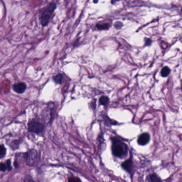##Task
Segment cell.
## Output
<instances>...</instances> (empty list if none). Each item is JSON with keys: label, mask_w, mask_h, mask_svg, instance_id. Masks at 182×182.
I'll list each match as a JSON object with an SVG mask.
<instances>
[{"label": "cell", "mask_w": 182, "mask_h": 182, "mask_svg": "<svg viewBox=\"0 0 182 182\" xmlns=\"http://www.w3.org/2000/svg\"><path fill=\"white\" fill-rule=\"evenodd\" d=\"M112 150L114 156L121 158L127 154L128 149L126 144L117 138H113Z\"/></svg>", "instance_id": "cell-1"}, {"label": "cell", "mask_w": 182, "mask_h": 182, "mask_svg": "<svg viewBox=\"0 0 182 182\" xmlns=\"http://www.w3.org/2000/svg\"><path fill=\"white\" fill-rule=\"evenodd\" d=\"M56 4L54 3H51L48 6L45 10L42 12V14L39 17V21L43 27L48 26L50 21L51 17L53 14L54 10L56 9Z\"/></svg>", "instance_id": "cell-2"}, {"label": "cell", "mask_w": 182, "mask_h": 182, "mask_svg": "<svg viewBox=\"0 0 182 182\" xmlns=\"http://www.w3.org/2000/svg\"><path fill=\"white\" fill-rule=\"evenodd\" d=\"M28 131L35 134H40L44 130V126L43 123L35 119L29 121L27 124Z\"/></svg>", "instance_id": "cell-3"}, {"label": "cell", "mask_w": 182, "mask_h": 182, "mask_svg": "<svg viewBox=\"0 0 182 182\" xmlns=\"http://www.w3.org/2000/svg\"><path fill=\"white\" fill-rule=\"evenodd\" d=\"M24 156L26 160L27 164L29 166L34 165L37 157V151L34 149H31L27 152L24 153Z\"/></svg>", "instance_id": "cell-4"}, {"label": "cell", "mask_w": 182, "mask_h": 182, "mask_svg": "<svg viewBox=\"0 0 182 182\" xmlns=\"http://www.w3.org/2000/svg\"><path fill=\"white\" fill-rule=\"evenodd\" d=\"M27 89L26 84L23 82L14 84L12 85V89L18 94H23Z\"/></svg>", "instance_id": "cell-5"}, {"label": "cell", "mask_w": 182, "mask_h": 182, "mask_svg": "<svg viewBox=\"0 0 182 182\" xmlns=\"http://www.w3.org/2000/svg\"><path fill=\"white\" fill-rule=\"evenodd\" d=\"M150 139V135L148 133H143L138 138L137 143L141 146H145L149 142Z\"/></svg>", "instance_id": "cell-6"}, {"label": "cell", "mask_w": 182, "mask_h": 182, "mask_svg": "<svg viewBox=\"0 0 182 182\" xmlns=\"http://www.w3.org/2000/svg\"><path fill=\"white\" fill-rule=\"evenodd\" d=\"M132 164H133V163H132V160L128 159L126 160L125 161H124L123 163H122L121 166L125 170L129 172L131 171Z\"/></svg>", "instance_id": "cell-7"}, {"label": "cell", "mask_w": 182, "mask_h": 182, "mask_svg": "<svg viewBox=\"0 0 182 182\" xmlns=\"http://www.w3.org/2000/svg\"><path fill=\"white\" fill-rule=\"evenodd\" d=\"M148 180L150 182H162V180L160 177L156 173H153L149 175Z\"/></svg>", "instance_id": "cell-8"}, {"label": "cell", "mask_w": 182, "mask_h": 182, "mask_svg": "<svg viewBox=\"0 0 182 182\" xmlns=\"http://www.w3.org/2000/svg\"><path fill=\"white\" fill-rule=\"evenodd\" d=\"M63 79L64 76L62 74H59L53 77V81L57 84H61L63 81Z\"/></svg>", "instance_id": "cell-9"}, {"label": "cell", "mask_w": 182, "mask_h": 182, "mask_svg": "<svg viewBox=\"0 0 182 182\" xmlns=\"http://www.w3.org/2000/svg\"><path fill=\"white\" fill-rule=\"evenodd\" d=\"M96 27L99 30H108L109 29L110 26L108 23H104V24H97Z\"/></svg>", "instance_id": "cell-10"}, {"label": "cell", "mask_w": 182, "mask_h": 182, "mask_svg": "<svg viewBox=\"0 0 182 182\" xmlns=\"http://www.w3.org/2000/svg\"><path fill=\"white\" fill-rule=\"evenodd\" d=\"M21 140H14V141H12L11 144H10V146H11L12 148H13V150L17 149L18 148V147L19 146L20 144L21 143Z\"/></svg>", "instance_id": "cell-11"}, {"label": "cell", "mask_w": 182, "mask_h": 182, "mask_svg": "<svg viewBox=\"0 0 182 182\" xmlns=\"http://www.w3.org/2000/svg\"><path fill=\"white\" fill-rule=\"evenodd\" d=\"M109 101V98L106 96H101L100 98V100H99L100 104L101 105H103V106H106V104L108 103Z\"/></svg>", "instance_id": "cell-12"}, {"label": "cell", "mask_w": 182, "mask_h": 182, "mask_svg": "<svg viewBox=\"0 0 182 182\" xmlns=\"http://www.w3.org/2000/svg\"><path fill=\"white\" fill-rule=\"evenodd\" d=\"M170 72H171L170 69L168 67H165L163 68L162 70L161 71V76L165 77H167V76H168V75L169 74Z\"/></svg>", "instance_id": "cell-13"}, {"label": "cell", "mask_w": 182, "mask_h": 182, "mask_svg": "<svg viewBox=\"0 0 182 182\" xmlns=\"http://www.w3.org/2000/svg\"><path fill=\"white\" fill-rule=\"evenodd\" d=\"M6 147L3 144L0 145V159L3 158L6 156Z\"/></svg>", "instance_id": "cell-14"}, {"label": "cell", "mask_w": 182, "mask_h": 182, "mask_svg": "<svg viewBox=\"0 0 182 182\" xmlns=\"http://www.w3.org/2000/svg\"><path fill=\"white\" fill-rule=\"evenodd\" d=\"M123 23H121V21H117V22H116L115 24H114L115 28H116V29H121V28L123 27Z\"/></svg>", "instance_id": "cell-15"}, {"label": "cell", "mask_w": 182, "mask_h": 182, "mask_svg": "<svg viewBox=\"0 0 182 182\" xmlns=\"http://www.w3.org/2000/svg\"><path fill=\"white\" fill-rule=\"evenodd\" d=\"M8 169L7 166L6 165V164H4L3 163H0V171H5Z\"/></svg>", "instance_id": "cell-16"}, {"label": "cell", "mask_w": 182, "mask_h": 182, "mask_svg": "<svg viewBox=\"0 0 182 182\" xmlns=\"http://www.w3.org/2000/svg\"><path fill=\"white\" fill-rule=\"evenodd\" d=\"M68 182H81V179L77 177H72L68 179Z\"/></svg>", "instance_id": "cell-17"}, {"label": "cell", "mask_w": 182, "mask_h": 182, "mask_svg": "<svg viewBox=\"0 0 182 182\" xmlns=\"http://www.w3.org/2000/svg\"><path fill=\"white\" fill-rule=\"evenodd\" d=\"M6 165L7 166V168H8V171H11L12 167L11 166V161H10V160H8L6 161Z\"/></svg>", "instance_id": "cell-18"}, {"label": "cell", "mask_w": 182, "mask_h": 182, "mask_svg": "<svg viewBox=\"0 0 182 182\" xmlns=\"http://www.w3.org/2000/svg\"><path fill=\"white\" fill-rule=\"evenodd\" d=\"M152 43L151 40L148 39H145V44L146 46H149L151 45Z\"/></svg>", "instance_id": "cell-19"}, {"label": "cell", "mask_w": 182, "mask_h": 182, "mask_svg": "<svg viewBox=\"0 0 182 182\" xmlns=\"http://www.w3.org/2000/svg\"><path fill=\"white\" fill-rule=\"evenodd\" d=\"M25 182H35L33 181V180H31V179H26L25 181Z\"/></svg>", "instance_id": "cell-20"}]
</instances>
